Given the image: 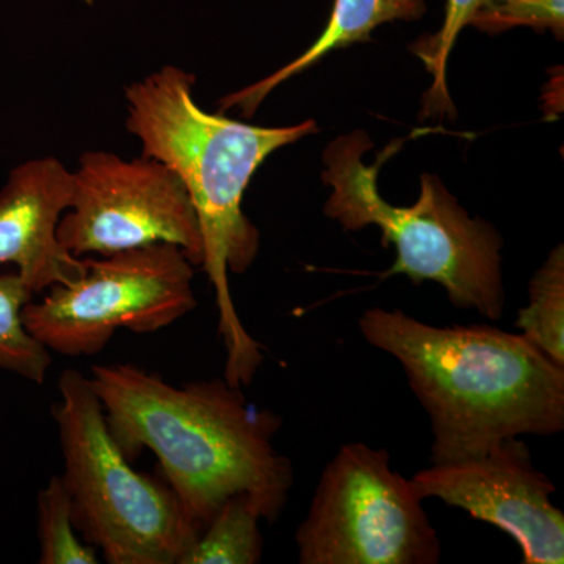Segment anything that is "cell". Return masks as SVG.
I'll return each instance as SVG.
<instances>
[{
    "mask_svg": "<svg viewBox=\"0 0 564 564\" xmlns=\"http://www.w3.org/2000/svg\"><path fill=\"white\" fill-rule=\"evenodd\" d=\"M91 388L122 454L158 456L165 484L199 529L229 497H250L262 521L280 519L293 466L274 445L282 419L248 402L226 378L174 386L135 364H96Z\"/></svg>",
    "mask_w": 564,
    "mask_h": 564,
    "instance_id": "obj_1",
    "label": "cell"
},
{
    "mask_svg": "<svg viewBox=\"0 0 564 564\" xmlns=\"http://www.w3.org/2000/svg\"><path fill=\"white\" fill-rule=\"evenodd\" d=\"M193 85L195 76L174 65L133 82L124 91L126 128L140 141L141 155L170 166L191 196L202 229V269L217 302L225 378L247 388L265 356L240 321L229 288V274L247 272L261 247L243 212L245 192L269 155L317 132V124L259 128L207 113L193 98Z\"/></svg>",
    "mask_w": 564,
    "mask_h": 564,
    "instance_id": "obj_2",
    "label": "cell"
},
{
    "mask_svg": "<svg viewBox=\"0 0 564 564\" xmlns=\"http://www.w3.org/2000/svg\"><path fill=\"white\" fill-rule=\"evenodd\" d=\"M367 344L402 366L432 425L430 463L485 454L508 437L564 430V367L521 333L489 325L434 326L372 307L358 322Z\"/></svg>",
    "mask_w": 564,
    "mask_h": 564,
    "instance_id": "obj_3",
    "label": "cell"
},
{
    "mask_svg": "<svg viewBox=\"0 0 564 564\" xmlns=\"http://www.w3.org/2000/svg\"><path fill=\"white\" fill-rule=\"evenodd\" d=\"M372 147L366 132L355 131L326 148L323 182L333 192L325 214L347 231L380 229L383 247L392 245L397 251L383 278L404 274L413 284L437 282L456 310L499 321L505 307L499 232L488 221L470 218L432 174H423L414 206L386 203L378 192V174L403 140H393L372 165H366L364 154Z\"/></svg>",
    "mask_w": 564,
    "mask_h": 564,
    "instance_id": "obj_4",
    "label": "cell"
},
{
    "mask_svg": "<svg viewBox=\"0 0 564 564\" xmlns=\"http://www.w3.org/2000/svg\"><path fill=\"white\" fill-rule=\"evenodd\" d=\"M52 406L63 485L85 543L110 564H181L202 529L165 480L133 469L111 436L87 375L66 369Z\"/></svg>",
    "mask_w": 564,
    "mask_h": 564,
    "instance_id": "obj_5",
    "label": "cell"
},
{
    "mask_svg": "<svg viewBox=\"0 0 564 564\" xmlns=\"http://www.w3.org/2000/svg\"><path fill=\"white\" fill-rule=\"evenodd\" d=\"M302 564H436L443 555L413 481L384 448L343 445L296 529Z\"/></svg>",
    "mask_w": 564,
    "mask_h": 564,
    "instance_id": "obj_6",
    "label": "cell"
},
{
    "mask_svg": "<svg viewBox=\"0 0 564 564\" xmlns=\"http://www.w3.org/2000/svg\"><path fill=\"white\" fill-rule=\"evenodd\" d=\"M84 276L54 285L22 311L29 333L51 352L98 355L120 332L152 334L195 310V269L181 248L154 243L106 256H85Z\"/></svg>",
    "mask_w": 564,
    "mask_h": 564,
    "instance_id": "obj_7",
    "label": "cell"
},
{
    "mask_svg": "<svg viewBox=\"0 0 564 564\" xmlns=\"http://www.w3.org/2000/svg\"><path fill=\"white\" fill-rule=\"evenodd\" d=\"M57 234L77 258L170 243L193 265L203 263L191 196L170 166L144 155L126 161L113 152H85L73 172V196Z\"/></svg>",
    "mask_w": 564,
    "mask_h": 564,
    "instance_id": "obj_8",
    "label": "cell"
},
{
    "mask_svg": "<svg viewBox=\"0 0 564 564\" xmlns=\"http://www.w3.org/2000/svg\"><path fill=\"white\" fill-rule=\"evenodd\" d=\"M411 481L423 500H443L510 534L522 563H564V514L552 502L554 481L534 466L521 437L473 458L432 464Z\"/></svg>",
    "mask_w": 564,
    "mask_h": 564,
    "instance_id": "obj_9",
    "label": "cell"
},
{
    "mask_svg": "<svg viewBox=\"0 0 564 564\" xmlns=\"http://www.w3.org/2000/svg\"><path fill=\"white\" fill-rule=\"evenodd\" d=\"M70 196L73 172L51 155L11 170L0 191V265L17 267L33 295L73 284L87 270L58 240Z\"/></svg>",
    "mask_w": 564,
    "mask_h": 564,
    "instance_id": "obj_10",
    "label": "cell"
},
{
    "mask_svg": "<svg viewBox=\"0 0 564 564\" xmlns=\"http://www.w3.org/2000/svg\"><path fill=\"white\" fill-rule=\"evenodd\" d=\"M425 10V0H334L328 24L310 50L289 65L282 66L272 76L225 96L220 101V109L225 111L236 107L245 117L250 118L278 85L310 69L329 52L366 43L378 25L399 20H419Z\"/></svg>",
    "mask_w": 564,
    "mask_h": 564,
    "instance_id": "obj_11",
    "label": "cell"
},
{
    "mask_svg": "<svg viewBox=\"0 0 564 564\" xmlns=\"http://www.w3.org/2000/svg\"><path fill=\"white\" fill-rule=\"evenodd\" d=\"M261 514L245 494L229 497L204 525L181 564H258L263 555Z\"/></svg>",
    "mask_w": 564,
    "mask_h": 564,
    "instance_id": "obj_12",
    "label": "cell"
},
{
    "mask_svg": "<svg viewBox=\"0 0 564 564\" xmlns=\"http://www.w3.org/2000/svg\"><path fill=\"white\" fill-rule=\"evenodd\" d=\"M516 328L552 361L564 367V247L552 250L529 285V304Z\"/></svg>",
    "mask_w": 564,
    "mask_h": 564,
    "instance_id": "obj_13",
    "label": "cell"
},
{
    "mask_svg": "<svg viewBox=\"0 0 564 564\" xmlns=\"http://www.w3.org/2000/svg\"><path fill=\"white\" fill-rule=\"evenodd\" d=\"M33 296L20 274H0V370L44 384L52 352L29 333L22 321V311Z\"/></svg>",
    "mask_w": 564,
    "mask_h": 564,
    "instance_id": "obj_14",
    "label": "cell"
},
{
    "mask_svg": "<svg viewBox=\"0 0 564 564\" xmlns=\"http://www.w3.org/2000/svg\"><path fill=\"white\" fill-rule=\"evenodd\" d=\"M41 564H96L98 549L79 538L73 521L69 494L61 475L51 477L36 500Z\"/></svg>",
    "mask_w": 564,
    "mask_h": 564,
    "instance_id": "obj_15",
    "label": "cell"
},
{
    "mask_svg": "<svg viewBox=\"0 0 564 564\" xmlns=\"http://www.w3.org/2000/svg\"><path fill=\"white\" fill-rule=\"evenodd\" d=\"M478 3L480 0H447L441 31L434 35L423 36L411 46L413 54L421 58L426 70L433 76L432 88L423 98L421 118L436 117V115L455 117L456 110L448 96L447 80H445L448 55L459 33L469 24Z\"/></svg>",
    "mask_w": 564,
    "mask_h": 564,
    "instance_id": "obj_16",
    "label": "cell"
},
{
    "mask_svg": "<svg viewBox=\"0 0 564 564\" xmlns=\"http://www.w3.org/2000/svg\"><path fill=\"white\" fill-rule=\"evenodd\" d=\"M469 24L488 33L514 28L552 31L563 40L564 0H480Z\"/></svg>",
    "mask_w": 564,
    "mask_h": 564,
    "instance_id": "obj_17",
    "label": "cell"
},
{
    "mask_svg": "<svg viewBox=\"0 0 564 564\" xmlns=\"http://www.w3.org/2000/svg\"><path fill=\"white\" fill-rule=\"evenodd\" d=\"M87 2H91V0H87Z\"/></svg>",
    "mask_w": 564,
    "mask_h": 564,
    "instance_id": "obj_18",
    "label": "cell"
}]
</instances>
